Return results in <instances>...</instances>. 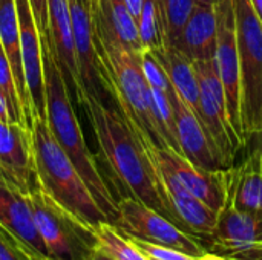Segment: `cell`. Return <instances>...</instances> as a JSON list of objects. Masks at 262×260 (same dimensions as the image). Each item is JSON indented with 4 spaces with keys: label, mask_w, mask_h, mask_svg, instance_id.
Here are the masks:
<instances>
[{
    "label": "cell",
    "mask_w": 262,
    "mask_h": 260,
    "mask_svg": "<svg viewBox=\"0 0 262 260\" xmlns=\"http://www.w3.org/2000/svg\"><path fill=\"white\" fill-rule=\"evenodd\" d=\"M81 107L89 118L100 153L112 172L120 192L118 199L130 196L167 218L154 161L124 115L92 95L84 97Z\"/></svg>",
    "instance_id": "1"
},
{
    "label": "cell",
    "mask_w": 262,
    "mask_h": 260,
    "mask_svg": "<svg viewBox=\"0 0 262 260\" xmlns=\"http://www.w3.org/2000/svg\"><path fill=\"white\" fill-rule=\"evenodd\" d=\"M41 60H43V78H45V100H46V121L48 126L68 155L71 162L81 175L84 184L92 193L95 202L114 225L118 216L117 198L112 195L109 185L101 176L95 156L89 150L81 126L72 107L71 93L54 54L52 44L48 35H41Z\"/></svg>",
    "instance_id": "2"
},
{
    "label": "cell",
    "mask_w": 262,
    "mask_h": 260,
    "mask_svg": "<svg viewBox=\"0 0 262 260\" xmlns=\"http://www.w3.org/2000/svg\"><path fill=\"white\" fill-rule=\"evenodd\" d=\"M91 21L104 90L112 93L118 110L134 129L146 133L158 147H167L154 115V98L143 74L141 52L126 49L103 26Z\"/></svg>",
    "instance_id": "3"
},
{
    "label": "cell",
    "mask_w": 262,
    "mask_h": 260,
    "mask_svg": "<svg viewBox=\"0 0 262 260\" xmlns=\"http://www.w3.org/2000/svg\"><path fill=\"white\" fill-rule=\"evenodd\" d=\"M31 135L37 184L84 224L97 228L100 224L109 222L81 175L55 141L45 118L35 116L32 120Z\"/></svg>",
    "instance_id": "4"
},
{
    "label": "cell",
    "mask_w": 262,
    "mask_h": 260,
    "mask_svg": "<svg viewBox=\"0 0 262 260\" xmlns=\"http://www.w3.org/2000/svg\"><path fill=\"white\" fill-rule=\"evenodd\" d=\"M34 224L52 260H89L98 250L95 228L84 224L40 185L28 193Z\"/></svg>",
    "instance_id": "5"
},
{
    "label": "cell",
    "mask_w": 262,
    "mask_h": 260,
    "mask_svg": "<svg viewBox=\"0 0 262 260\" xmlns=\"http://www.w3.org/2000/svg\"><path fill=\"white\" fill-rule=\"evenodd\" d=\"M241 72V126L244 141L262 129V23L249 0H233Z\"/></svg>",
    "instance_id": "6"
},
{
    "label": "cell",
    "mask_w": 262,
    "mask_h": 260,
    "mask_svg": "<svg viewBox=\"0 0 262 260\" xmlns=\"http://www.w3.org/2000/svg\"><path fill=\"white\" fill-rule=\"evenodd\" d=\"M118 216L114 227L126 238L172 248L190 256L207 253V247L192 234L183 231L170 219L147 207L146 204L124 196L117 201Z\"/></svg>",
    "instance_id": "7"
},
{
    "label": "cell",
    "mask_w": 262,
    "mask_h": 260,
    "mask_svg": "<svg viewBox=\"0 0 262 260\" xmlns=\"http://www.w3.org/2000/svg\"><path fill=\"white\" fill-rule=\"evenodd\" d=\"M134 132L141 141L146 152L150 155V158L158 166L166 169L187 192L201 199L215 211L220 213L223 210L229 195L232 169L212 172L196 167L178 152L169 147H158L146 133L137 129H134Z\"/></svg>",
    "instance_id": "8"
},
{
    "label": "cell",
    "mask_w": 262,
    "mask_h": 260,
    "mask_svg": "<svg viewBox=\"0 0 262 260\" xmlns=\"http://www.w3.org/2000/svg\"><path fill=\"white\" fill-rule=\"evenodd\" d=\"M215 9L218 29L213 61L224 87L230 124L246 146L241 126V72L233 0H215Z\"/></svg>",
    "instance_id": "9"
},
{
    "label": "cell",
    "mask_w": 262,
    "mask_h": 260,
    "mask_svg": "<svg viewBox=\"0 0 262 260\" xmlns=\"http://www.w3.org/2000/svg\"><path fill=\"white\" fill-rule=\"evenodd\" d=\"M198 86H200V110H201V121L209 130L210 136L227 158L230 164L235 161V155L238 150L244 147L243 141L235 133L229 113H227V103L223 83L220 80L216 66L213 58L210 60H196L192 61Z\"/></svg>",
    "instance_id": "10"
},
{
    "label": "cell",
    "mask_w": 262,
    "mask_h": 260,
    "mask_svg": "<svg viewBox=\"0 0 262 260\" xmlns=\"http://www.w3.org/2000/svg\"><path fill=\"white\" fill-rule=\"evenodd\" d=\"M154 166L158 175L161 198L167 210V218L183 231L192 234L206 245L215 230L218 211L187 192L166 169L158 166L155 161Z\"/></svg>",
    "instance_id": "11"
},
{
    "label": "cell",
    "mask_w": 262,
    "mask_h": 260,
    "mask_svg": "<svg viewBox=\"0 0 262 260\" xmlns=\"http://www.w3.org/2000/svg\"><path fill=\"white\" fill-rule=\"evenodd\" d=\"M177 124V138L181 155L193 166L206 170H229L233 167L223 155L206 126L193 113V110L180 98L172 87L169 93Z\"/></svg>",
    "instance_id": "12"
},
{
    "label": "cell",
    "mask_w": 262,
    "mask_h": 260,
    "mask_svg": "<svg viewBox=\"0 0 262 260\" xmlns=\"http://www.w3.org/2000/svg\"><path fill=\"white\" fill-rule=\"evenodd\" d=\"M0 176L25 195L37 187L31 127L0 120Z\"/></svg>",
    "instance_id": "13"
},
{
    "label": "cell",
    "mask_w": 262,
    "mask_h": 260,
    "mask_svg": "<svg viewBox=\"0 0 262 260\" xmlns=\"http://www.w3.org/2000/svg\"><path fill=\"white\" fill-rule=\"evenodd\" d=\"M18 29H20V48L21 61L26 78V86L34 110V118L40 116L46 120V100H45V78H43V60H41V37L31 9L29 0H15Z\"/></svg>",
    "instance_id": "14"
},
{
    "label": "cell",
    "mask_w": 262,
    "mask_h": 260,
    "mask_svg": "<svg viewBox=\"0 0 262 260\" xmlns=\"http://www.w3.org/2000/svg\"><path fill=\"white\" fill-rule=\"evenodd\" d=\"M262 242V215L235 208L229 202L218 213L216 225L206 242L209 251L224 257L241 253Z\"/></svg>",
    "instance_id": "15"
},
{
    "label": "cell",
    "mask_w": 262,
    "mask_h": 260,
    "mask_svg": "<svg viewBox=\"0 0 262 260\" xmlns=\"http://www.w3.org/2000/svg\"><path fill=\"white\" fill-rule=\"evenodd\" d=\"M48 15H49V28H48L49 41L52 44L63 78L68 84L69 93L81 106L86 93L78 75L77 60H75L69 0H48Z\"/></svg>",
    "instance_id": "16"
},
{
    "label": "cell",
    "mask_w": 262,
    "mask_h": 260,
    "mask_svg": "<svg viewBox=\"0 0 262 260\" xmlns=\"http://www.w3.org/2000/svg\"><path fill=\"white\" fill-rule=\"evenodd\" d=\"M69 5H71V23H72L75 60H77L78 75L84 93L103 100L101 93L104 92V87L100 78V66H98V55L94 41L91 14L80 3V0H69Z\"/></svg>",
    "instance_id": "17"
},
{
    "label": "cell",
    "mask_w": 262,
    "mask_h": 260,
    "mask_svg": "<svg viewBox=\"0 0 262 260\" xmlns=\"http://www.w3.org/2000/svg\"><path fill=\"white\" fill-rule=\"evenodd\" d=\"M0 224L15 234L34 254L48 257L46 245L34 224L28 195L0 176Z\"/></svg>",
    "instance_id": "18"
},
{
    "label": "cell",
    "mask_w": 262,
    "mask_h": 260,
    "mask_svg": "<svg viewBox=\"0 0 262 260\" xmlns=\"http://www.w3.org/2000/svg\"><path fill=\"white\" fill-rule=\"evenodd\" d=\"M216 29L218 20L215 3L204 5L196 2L172 46L184 54L190 61L210 60L215 57Z\"/></svg>",
    "instance_id": "19"
},
{
    "label": "cell",
    "mask_w": 262,
    "mask_h": 260,
    "mask_svg": "<svg viewBox=\"0 0 262 260\" xmlns=\"http://www.w3.org/2000/svg\"><path fill=\"white\" fill-rule=\"evenodd\" d=\"M0 43L5 49V54L9 60L14 80L25 107L26 124L31 127L34 120V110L26 86L23 61H21V48H20V29H18V15L15 0H0Z\"/></svg>",
    "instance_id": "20"
},
{
    "label": "cell",
    "mask_w": 262,
    "mask_h": 260,
    "mask_svg": "<svg viewBox=\"0 0 262 260\" xmlns=\"http://www.w3.org/2000/svg\"><path fill=\"white\" fill-rule=\"evenodd\" d=\"M238 210L262 215V159L255 150L241 166L232 167L227 201Z\"/></svg>",
    "instance_id": "21"
},
{
    "label": "cell",
    "mask_w": 262,
    "mask_h": 260,
    "mask_svg": "<svg viewBox=\"0 0 262 260\" xmlns=\"http://www.w3.org/2000/svg\"><path fill=\"white\" fill-rule=\"evenodd\" d=\"M89 12L91 20L111 32L126 49L132 52L144 51L138 35L137 20L124 0H94Z\"/></svg>",
    "instance_id": "22"
},
{
    "label": "cell",
    "mask_w": 262,
    "mask_h": 260,
    "mask_svg": "<svg viewBox=\"0 0 262 260\" xmlns=\"http://www.w3.org/2000/svg\"><path fill=\"white\" fill-rule=\"evenodd\" d=\"M158 63L166 70L173 89L180 95V98L193 110V113L201 121V110H200V86L193 63L181 54L173 46H164L157 51H150ZM203 123V121H201Z\"/></svg>",
    "instance_id": "23"
},
{
    "label": "cell",
    "mask_w": 262,
    "mask_h": 260,
    "mask_svg": "<svg viewBox=\"0 0 262 260\" xmlns=\"http://www.w3.org/2000/svg\"><path fill=\"white\" fill-rule=\"evenodd\" d=\"M98 248L115 260H150L126 236H123L112 224L104 222L95 228Z\"/></svg>",
    "instance_id": "24"
},
{
    "label": "cell",
    "mask_w": 262,
    "mask_h": 260,
    "mask_svg": "<svg viewBox=\"0 0 262 260\" xmlns=\"http://www.w3.org/2000/svg\"><path fill=\"white\" fill-rule=\"evenodd\" d=\"M155 5L161 18L166 46H172L193 11L196 0H155Z\"/></svg>",
    "instance_id": "25"
},
{
    "label": "cell",
    "mask_w": 262,
    "mask_h": 260,
    "mask_svg": "<svg viewBox=\"0 0 262 260\" xmlns=\"http://www.w3.org/2000/svg\"><path fill=\"white\" fill-rule=\"evenodd\" d=\"M137 26L144 51H157L166 46L163 25L155 0H144L141 12L137 18Z\"/></svg>",
    "instance_id": "26"
},
{
    "label": "cell",
    "mask_w": 262,
    "mask_h": 260,
    "mask_svg": "<svg viewBox=\"0 0 262 260\" xmlns=\"http://www.w3.org/2000/svg\"><path fill=\"white\" fill-rule=\"evenodd\" d=\"M0 93L5 98L6 104H8L11 120L15 121V123H25L26 124L25 107H23V103H21L15 80H14V74H12L9 60H8V57L5 54V49H3L2 43H0Z\"/></svg>",
    "instance_id": "27"
},
{
    "label": "cell",
    "mask_w": 262,
    "mask_h": 260,
    "mask_svg": "<svg viewBox=\"0 0 262 260\" xmlns=\"http://www.w3.org/2000/svg\"><path fill=\"white\" fill-rule=\"evenodd\" d=\"M35 257L37 254L0 224V260H35Z\"/></svg>",
    "instance_id": "28"
},
{
    "label": "cell",
    "mask_w": 262,
    "mask_h": 260,
    "mask_svg": "<svg viewBox=\"0 0 262 260\" xmlns=\"http://www.w3.org/2000/svg\"><path fill=\"white\" fill-rule=\"evenodd\" d=\"M31 9L34 12V18L37 21V28L41 35H48L49 28V15H48V0H29Z\"/></svg>",
    "instance_id": "29"
},
{
    "label": "cell",
    "mask_w": 262,
    "mask_h": 260,
    "mask_svg": "<svg viewBox=\"0 0 262 260\" xmlns=\"http://www.w3.org/2000/svg\"><path fill=\"white\" fill-rule=\"evenodd\" d=\"M226 259H238V260H262V242L255 245V247H250L249 250H244L241 253H236V254H232V256H227Z\"/></svg>",
    "instance_id": "30"
},
{
    "label": "cell",
    "mask_w": 262,
    "mask_h": 260,
    "mask_svg": "<svg viewBox=\"0 0 262 260\" xmlns=\"http://www.w3.org/2000/svg\"><path fill=\"white\" fill-rule=\"evenodd\" d=\"M124 2H126V5H127V8H129L130 14H132L134 18L137 20L138 15H140V12H141L143 5H144V0H124Z\"/></svg>",
    "instance_id": "31"
},
{
    "label": "cell",
    "mask_w": 262,
    "mask_h": 260,
    "mask_svg": "<svg viewBox=\"0 0 262 260\" xmlns=\"http://www.w3.org/2000/svg\"><path fill=\"white\" fill-rule=\"evenodd\" d=\"M189 260H227L224 256H221V254H216V253H213V251H207V253H204V254H201V256H190Z\"/></svg>",
    "instance_id": "32"
},
{
    "label": "cell",
    "mask_w": 262,
    "mask_h": 260,
    "mask_svg": "<svg viewBox=\"0 0 262 260\" xmlns=\"http://www.w3.org/2000/svg\"><path fill=\"white\" fill-rule=\"evenodd\" d=\"M0 120L2 121H12L9 109H8V104H6L5 98L2 97V93H0Z\"/></svg>",
    "instance_id": "33"
},
{
    "label": "cell",
    "mask_w": 262,
    "mask_h": 260,
    "mask_svg": "<svg viewBox=\"0 0 262 260\" xmlns=\"http://www.w3.org/2000/svg\"><path fill=\"white\" fill-rule=\"evenodd\" d=\"M249 2H250V5H252L253 11L256 12V15H258V18H259V21L262 23V0H249Z\"/></svg>",
    "instance_id": "34"
},
{
    "label": "cell",
    "mask_w": 262,
    "mask_h": 260,
    "mask_svg": "<svg viewBox=\"0 0 262 260\" xmlns=\"http://www.w3.org/2000/svg\"><path fill=\"white\" fill-rule=\"evenodd\" d=\"M89 260H115L112 256H109L107 253H104V251H101L100 248L92 254V257Z\"/></svg>",
    "instance_id": "35"
},
{
    "label": "cell",
    "mask_w": 262,
    "mask_h": 260,
    "mask_svg": "<svg viewBox=\"0 0 262 260\" xmlns=\"http://www.w3.org/2000/svg\"><path fill=\"white\" fill-rule=\"evenodd\" d=\"M80 3L88 9V11H91V6H92V3H94V0H80ZM91 14V12H89Z\"/></svg>",
    "instance_id": "36"
},
{
    "label": "cell",
    "mask_w": 262,
    "mask_h": 260,
    "mask_svg": "<svg viewBox=\"0 0 262 260\" xmlns=\"http://www.w3.org/2000/svg\"><path fill=\"white\" fill-rule=\"evenodd\" d=\"M256 136H259V146H258V149H256V150L259 152V155H261V159H262V129H261V132H259Z\"/></svg>",
    "instance_id": "37"
},
{
    "label": "cell",
    "mask_w": 262,
    "mask_h": 260,
    "mask_svg": "<svg viewBox=\"0 0 262 260\" xmlns=\"http://www.w3.org/2000/svg\"><path fill=\"white\" fill-rule=\"evenodd\" d=\"M198 3H204V5H213L215 0H196Z\"/></svg>",
    "instance_id": "38"
},
{
    "label": "cell",
    "mask_w": 262,
    "mask_h": 260,
    "mask_svg": "<svg viewBox=\"0 0 262 260\" xmlns=\"http://www.w3.org/2000/svg\"><path fill=\"white\" fill-rule=\"evenodd\" d=\"M35 260H52V259H49V257H41V256H37V257H35Z\"/></svg>",
    "instance_id": "39"
},
{
    "label": "cell",
    "mask_w": 262,
    "mask_h": 260,
    "mask_svg": "<svg viewBox=\"0 0 262 260\" xmlns=\"http://www.w3.org/2000/svg\"><path fill=\"white\" fill-rule=\"evenodd\" d=\"M227 260H238V259H227Z\"/></svg>",
    "instance_id": "40"
}]
</instances>
